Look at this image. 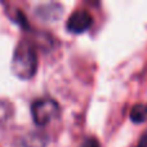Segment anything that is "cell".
Masks as SVG:
<instances>
[{"instance_id":"52a82bcc","label":"cell","mask_w":147,"mask_h":147,"mask_svg":"<svg viewBox=\"0 0 147 147\" xmlns=\"http://www.w3.org/2000/svg\"><path fill=\"white\" fill-rule=\"evenodd\" d=\"M12 116V107L9 102H0V124H4Z\"/></svg>"},{"instance_id":"3957f363","label":"cell","mask_w":147,"mask_h":147,"mask_svg":"<svg viewBox=\"0 0 147 147\" xmlns=\"http://www.w3.org/2000/svg\"><path fill=\"white\" fill-rule=\"evenodd\" d=\"M93 23V17L88 10L79 9L74 12L67 20V30L74 34H81L86 31Z\"/></svg>"},{"instance_id":"9c48e42d","label":"cell","mask_w":147,"mask_h":147,"mask_svg":"<svg viewBox=\"0 0 147 147\" xmlns=\"http://www.w3.org/2000/svg\"><path fill=\"white\" fill-rule=\"evenodd\" d=\"M137 147H147V134H145L142 137V140L140 141V143H138Z\"/></svg>"},{"instance_id":"6da1fadb","label":"cell","mask_w":147,"mask_h":147,"mask_svg":"<svg viewBox=\"0 0 147 147\" xmlns=\"http://www.w3.org/2000/svg\"><path fill=\"white\" fill-rule=\"evenodd\" d=\"M12 72L20 79H31L38 69V56L32 43L21 40L17 44L12 58Z\"/></svg>"},{"instance_id":"8992f818","label":"cell","mask_w":147,"mask_h":147,"mask_svg":"<svg viewBox=\"0 0 147 147\" xmlns=\"http://www.w3.org/2000/svg\"><path fill=\"white\" fill-rule=\"evenodd\" d=\"M147 107L143 105H136L130 111V119L133 123H142L146 119Z\"/></svg>"},{"instance_id":"277c9868","label":"cell","mask_w":147,"mask_h":147,"mask_svg":"<svg viewBox=\"0 0 147 147\" xmlns=\"http://www.w3.org/2000/svg\"><path fill=\"white\" fill-rule=\"evenodd\" d=\"M22 147H47L48 138L40 132H30L21 141Z\"/></svg>"},{"instance_id":"7a4b0ae2","label":"cell","mask_w":147,"mask_h":147,"mask_svg":"<svg viewBox=\"0 0 147 147\" xmlns=\"http://www.w3.org/2000/svg\"><path fill=\"white\" fill-rule=\"evenodd\" d=\"M59 105L52 98L36 99L31 105V114L38 125H47L59 116Z\"/></svg>"},{"instance_id":"5b68a950","label":"cell","mask_w":147,"mask_h":147,"mask_svg":"<svg viewBox=\"0 0 147 147\" xmlns=\"http://www.w3.org/2000/svg\"><path fill=\"white\" fill-rule=\"evenodd\" d=\"M62 8L58 4H47V5H40L36 9V14L41 18V20H56L61 14Z\"/></svg>"},{"instance_id":"ba28073f","label":"cell","mask_w":147,"mask_h":147,"mask_svg":"<svg viewBox=\"0 0 147 147\" xmlns=\"http://www.w3.org/2000/svg\"><path fill=\"white\" fill-rule=\"evenodd\" d=\"M81 147H99V143L96 138H88V140L81 145Z\"/></svg>"}]
</instances>
